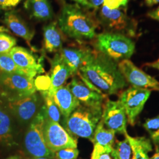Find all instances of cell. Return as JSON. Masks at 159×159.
<instances>
[{
  "instance_id": "2",
  "label": "cell",
  "mask_w": 159,
  "mask_h": 159,
  "mask_svg": "<svg viewBox=\"0 0 159 159\" xmlns=\"http://www.w3.org/2000/svg\"><path fill=\"white\" fill-rule=\"evenodd\" d=\"M60 29L69 37L77 40L92 39L98 27L96 19L77 4H65L58 17Z\"/></svg>"
},
{
  "instance_id": "21",
  "label": "cell",
  "mask_w": 159,
  "mask_h": 159,
  "mask_svg": "<svg viewBox=\"0 0 159 159\" xmlns=\"http://www.w3.org/2000/svg\"><path fill=\"white\" fill-rule=\"evenodd\" d=\"M0 144L12 146L15 144L11 121L8 114L0 107Z\"/></svg>"
},
{
  "instance_id": "5",
  "label": "cell",
  "mask_w": 159,
  "mask_h": 159,
  "mask_svg": "<svg viewBox=\"0 0 159 159\" xmlns=\"http://www.w3.org/2000/svg\"><path fill=\"white\" fill-rule=\"evenodd\" d=\"M47 118L44 106L31 121L24 137V147L32 157H43L54 159V153L47 148L43 134V127Z\"/></svg>"
},
{
  "instance_id": "9",
  "label": "cell",
  "mask_w": 159,
  "mask_h": 159,
  "mask_svg": "<svg viewBox=\"0 0 159 159\" xmlns=\"http://www.w3.org/2000/svg\"><path fill=\"white\" fill-rule=\"evenodd\" d=\"M118 66L125 81L133 87L159 91V82L138 68L129 60H121Z\"/></svg>"
},
{
  "instance_id": "20",
  "label": "cell",
  "mask_w": 159,
  "mask_h": 159,
  "mask_svg": "<svg viewBox=\"0 0 159 159\" xmlns=\"http://www.w3.org/2000/svg\"><path fill=\"white\" fill-rule=\"evenodd\" d=\"M24 7L30 17L46 21L53 17V10L48 0H25Z\"/></svg>"
},
{
  "instance_id": "19",
  "label": "cell",
  "mask_w": 159,
  "mask_h": 159,
  "mask_svg": "<svg viewBox=\"0 0 159 159\" xmlns=\"http://www.w3.org/2000/svg\"><path fill=\"white\" fill-rule=\"evenodd\" d=\"M44 48L48 52H60L63 48L64 35L57 26L56 22H52L43 28Z\"/></svg>"
},
{
  "instance_id": "39",
  "label": "cell",
  "mask_w": 159,
  "mask_h": 159,
  "mask_svg": "<svg viewBox=\"0 0 159 159\" xmlns=\"http://www.w3.org/2000/svg\"><path fill=\"white\" fill-rule=\"evenodd\" d=\"M6 159H21V156L20 155L18 154H15V155H12L11 156Z\"/></svg>"
},
{
  "instance_id": "32",
  "label": "cell",
  "mask_w": 159,
  "mask_h": 159,
  "mask_svg": "<svg viewBox=\"0 0 159 159\" xmlns=\"http://www.w3.org/2000/svg\"><path fill=\"white\" fill-rule=\"evenodd\" d=\"M104 6L109 9H117L120 6H125L123 0H104Z\"/></svg>"
},
{
  "instance_id": "37",
  "label": "cell",
  "mask_w": 159,
  "mask_h": 159,
  "mask_svg": "<svg viewBox=\"0 0 159 159\" xmlns=\"http://www.w3.org/2000/svg\"><path fill=\"white\" fill-rule=\"evenodd\" d=\"M147 66L152 67V68H156L159 70V61H156L155 62L152 63H148L146 64Z\"/></svg>"
},
{
  "instance_id": "7",
  "label": "cell",
  "mask_w": 159,
  "mask_h": 159,
  "mask_svg": "<svg viewBox=\"0 0 159 159\" xmlns=\"http://www.w3.org/2000/svg\"><path fill=\"white\" fill-rule=\"evenodd\" d=\"M46 145L52 153L66 148H77V140L58 123L47 118L43 127Z\"/></svg>"
},
{
  "instance_id": "42",
  "label": "cell",
  "mask_w": 159,
  "mask_h": 159,
  "mask_svg": "<svg viewBox=\"0 0 159 159\" xmlns=\"http://www.w3.org/2000/svg\"><path fill=\"white\" fill-rule=\"evenodd\" d=\"M149 159H159V152H157V153L154 154L152 158Z\"/></svg>"
},
{
  "instance_id": "35",
  "label": "cell",
  "mask_w": 159,
  "mask_h": 159,
  "mask_svg": "<svg viewBox=\"0 0 159 159\" xmlns=\"http://www.w3.org/2000/svg\"><path fill=\"white\" fill-rule=\"evenodd\" d=\"M148 16L153 20L159 21V7L156 10L148 12Z\"/></svg>"
},
{
  "instance_id": "44",
  "label": "cell",
  "mask_w": 159,
  "mask_h": 159,
  "mask_svg": "<svg viewBox=\"0 0 159 159\" xmlns=\"http://www.w3.org/2000/svg\"><path fill=\"white\" fill-rule=\"evenodd\" d=\"M157 61H159V59H158V60H157Z\"/></svg>"
},
{
  "instance_id": "23",
  "label": "cell",
  "mask_w": 159,
  "mask_h": 159,
  "mask_svg": "<svg viewBox=\"0 0 159 159\" xmlns=\"http://www.w3.org/2000/svg\"><path fill=\"white\" fill-rule=\"evenodd\" d=\"M125 136L129 139L134 149L136 159H149L148 152L152 150L150 140L146 137H133L126 133Z\"/></svg>"
},
{
  "instance_id": "26",
  "label": "cell",
  "mask_w": 159,
  "mask_h": 159,
  "mask_svg": "<svg viewBox=\"0 0 159 159\" xmlns=\"http://www.w3.org/2000/svg\"><path fill=\"white\" fill-rule=\"evenodd\" d=\"M118 159H136V155L129 139L118 142L114 148Z\"/></svg>"
},
{
  "instance_id": "38",
  "label": "cell",
  "mask_w": 159,
  "mask_h": 159,
  "mask_svg": "<svg viewBox=\"0 0 159 159\" xmlns=\"http://www.w3.org/2000/svg\"><path fill=\"white\" fill-rule=\"evenodd\" d=\"M73 1H75L76 2H77V3H79V4H80L83 5V6H85V7H90V8H91V7H90V4H89V2H87V0H73Z\"/></svg>"
},
{
  "instance_id": "43",
  "label": "cell",
  "mask_w": 159,
  "mask_h": 159,
  "mask_svg": "<svg viewBox=\"0 0 159 159\" xmlns=\"http://www.w3.org/2000/svg\"><path fill=\"white\" fill-rule=\"evenodd\" d=\"M123 2H124V5L125 6H126L127 5V2H128V1H129V0H123Z\"/></svg>"
},
{
  "instance_id": "30",
  "label": "cell",
  "mask_w": 159,
  "mask_h": 159,
  "mask_svg": "<svg viewBox=\"0 0 159 159\" xmlns=\"http://www.w3.org/2000/svg\"><path fill=\"white\" fill-rule=\"evenodd\" d=\"M34 83L36 90L40 92L48 91L51 85L50 75L48 74L40 75L34 79Z\"/></svg>"
},
{
  "instance_id": "13",
  "label": "cell",
  "mask_w": 159,
  "mask_h": 159,
  "mask_svg": "<svg viewBox=\"0 0 159 159\" xmlns=\"http://www.w3.org/2000/svg\"><path fill=\"white\" fill-rule=\"evenodd\" d=\"M9 54L19 68L33 75L34 77L44 72L41 60L37 58L29 50L22 47H14Z\"/></svg>"
},
{
  "instance_id": "16",
  "label": "cell",
  "mask_w": 159,
  "mask_h": 159,
  "mask_svg": "<svg viewBox=\"0 0 159 159\" xmlns=\"http://www.w3.org/2000/svg\"><path fill=\"white\" fill-rule=\"evenodd\" d=\"M99 17L102 25L112 31H124L129 25V19L126 14L118 8L111 10L103 5L100 11Z\"/></svg>"
},
{
  "instance_id": "6",
  "label": "cell",
  "mask_w": 159,
  "mask_h": 159,
  "mask_svg": "<svg viewBox=\"0 0 159 159\" xmlns=\"http://www.w3.org/2000/svg\"><path fill=\"white\" fill-rule=\"evenodd\" d=\"M34 81L24 75L0 73V98L8 102L34 94Z\"/></svg>"
},
{
  "instance_id": "29",
  "label": "cell",
  "mask_w": 159,
  "mask_h": 159,
  "mask_svg": "<svg viewBox=\"0 0 159 159\" xmlns=\"http://www.w3.org/2000/svg\"><path fill=\"white\" fill-rule=\"evenodd\" d=\"M17 44V40L6 33H0V54L9 53Z\"/></svg>"
},
{
  "instance_id": "36",
  "label": "cell",
  "mask_w": 159,
  "mask_h": 159,
  "mask_svg": "<svg viewBox=\"0 0 159 159\" xmlns=\"http://www.w3.org/2000/svg\"><path fill=\"white\" fill-rule=\"evenodd\" d=\"M144 1L148 7H152L159 4V0H144Z\"/></svg>"
},
{
  "instance_id": "1",
  "label": "cell",
  "mask_w": 159,
  "mask_h": 159,
  "mask_svg": "<svg viewBox=\"0 0 159 159\" xmlns=\"http://www.w3.org/2000/svg\"><path fill=\"white\" fill-rule=\"evenodd\" d=\"M77 74L85 84L105 95L117 94L127 85L116 61L96 50H92Z\"/></svg>"
},
{
  "instance_id": "14",
  "label": "cell",
  "mask_w": 159,
  "mask_h": 159,
  "mask_svg": "<svg viewBox=\"0 0 159 159\" xmlns=\"http://www.w3.org/2000/svg\"><path fill=\"white\" fill-rule=\"evenodd\" d=\"M92 50L83 46H70L62 48L59 52L61 57L70 68L72 75L78 74L87 62Z\"/></svg>"
},
{
  "instance_id": "25",
  "label": "cell",
  "mask_w": 159,
  "mask_h": 159,
  "mask_svg": "<svg viewBox=\"0 0 159 159\" xmlns=\"http://www.w3.org/2000/svg\"><path fill=\"white\" fill-rule=\"evenodd\" d=\"M41 94L44 101V106L46 110L47 118L59 123L61 114L56 104L54 102L52 97L48 94V91L41 92Z\"/></svg>"
},
{
  "instance_id": "3",
  "label": "cell",
  "mask_w": 159,
  "mask_h": 159,
  "mask_svg": "<svg viewBox=\"0 0 159 159\" xmlns=\"http://www.w3.org/2000/svg\"><path fill=\"white\" fill-rule=\"evenodd\" d=\"M102 108H94L80 104L66 119V130L77 137L93 142L97 125L102 119Z\"/></svg>"
},
{
  "instance_id": "10",
  "label": "cell",
  "mask_w": 159,
  "mask_h": 159,
  "mask_svg": "<svg viewBox=\"0 0 159 159\" xmlns=\"http://www.w3.org/2000/svg\"><path fill=\"white\" fill-rule=\"evenodd\" d=\"M102 120L107 129L125 134L127 117L125 110L119 100H107L102 108Z\"/></svg>"
},
{
  "instance_id": "11",
  "label": "cell",
  "mask_w": 159,
  "mask_h": 159,
  "mask_svg": "<svg viewBox=\"0 0 159 159\" xmlns=\"http://www.w3.org/2000/svg\"><path fill=\"white\" fill-rule=\"evenodd\" d=\"M67 86L81 104L90 107L102 108L106 96L91 89L81 80L74 77Z\"/></svg>"
},
{
  "instance_id": "45",
  "label": "cell",
  "mask_w": 159,
  "mask_h": 159,
  "mask_svg": "<svg viewBox=\"0 0 159 159\" xmlns=\"http://www.w3.org/2000/svg\"><path fill=\"white\" fill-rule=\"evenodd\" d=\"M0 9H1V7H0Z\"/></svg>"
},
{
  "instance_id": "33",
  "label": "cell",
  "mask_w": 159,
  "mask_h": 159,
  "mask_svg": "<svg viewBox=\"0 0 159 159\" xmlns=\"http://www.w3.org/2000/svg\"><path fill=\"white\" fill-rule=\"evenodd\" d=\"M21 0H0L1 10H6L17 6Z\"/></svg>"
},
{
  "instance_id": "4",
  "label": "cell",
  "mask_w": 159,
  "mask_h": 159,
  "mask_svg": "<svg viewBox=\"0 0 159 159\" xmlns=\"http://www.w3.org/2000/svg\"><path fill=\"white\" fill-rule=\"evenodd\" d=\"M97 51L114 61L129 60L135 50L134 43L125 35L119 33H106L97 36Z\"/></svg>"
},
{
  "instance_id": "18",
  "label": "cell",
  "mask_w": 159,
  "mask_h": 159,
  "mask_svg": "<svg viewBox=\"0 0 159 159\" xmlns=\"http://www.w3.org/2000/svg\"><path fill=\"white\" fill-rule=\"evenodd\" d=\"M51 97L65 120L81 104L67 86L57 89Z\"/></svg>"
},
{
  "instance_id": "40",
  "label": "cell",
  "mask_w": 159,
  "mask_h": 159,
  "mask_svg": "<svg viewBox=\"0 0 159 159\" xmlns=\"http://www.w3.org/2000/svg\"><path fill=\"white\" fill-rule=\"evenodd\" d=\"M9 30L4 26H0V33H6L9 32Z\"/></svg>"
},
{
  "instance_id": "34",
  "label": "cell",
  "mask_w": 159,
  "mask_h": 159,
  "mask_svg": "<svg viewBox=\"0 0 159 159\" xmlns=\"http://www.w3.org/2000/svg\"><path fill=\"white\" fill-rule=\"evenodd\" d=\"M89 4H90L91 8H94L97 9L99 7L102 6L104 2V0H87Z\"/></svg>"
},
{
  "instance_id": "15",
  "label": "cell",
  "mask_w": 159,
  "mask_h": 159,
  "mask_svg": "<svg viewBox=\"0 0 159 159\" xmlns=\"http://www.w3.org/2000/svg\"><path fill=\"white\" fill-rule=\"evenodd\" d=\"M4 22L8 30L17 36L25 40L32 50L31 41L34 36V31L30 28L28 24L16 11L6 12L4 14Z\"/></svg>"
},
{
  "instance_id": "28",
  "label": "cell",
  "mask_w": 159,
  "mask_h": 159,
  "mask_svg": "<svg viewBox=\"0 0 159 159\" xmlns=\"http://www.w3.org/2000/svg\"><path fill=\"white\" fill-rule=\"evenodd\" d=\"M91 159H118L113 147H102L94 145Z\"/></svg>"
},
{
  "instance_id": "22",
  "label": "cell",
  "mask_w": 159,
  "mask_h": 159,
  "mask_svg": "<svg viewBox=\"0 0 159 159\" xmlns=\"http://www.w3.org/2000/svg\"><path fill=\"white\" fill-rule=\"evenodd\" d=\"M115 133L114 131L106 128L101 119L97 125L92 142L94 145L96 144L102 147H113Z\"/></svg>"
},
{
  "instance_id": "41",
  "label": "cell",
  "mask_w": 159,
  "mask_h": 159,
  "mask_svg": "<svg viewBox=\"0 0 159 159\" xmlns=\"http://www.w3.org/2000/svg\"><path fill=\"white\" fill-rule=\"evenodd\" d=\"M27 159H54L51 158H48V157H31Z\"/></svg>"
},
{
  "instance_id": "27",
  "label": "cell",
  "mask_w": 159,
  "mask_h": 159,
  "mask_svg": "<svg viewBox=\"0 0 159 159\" xmlns=\"http://www.w3.org/2000/svg\"><path fill=\"white\" fill-rule=\"evenodd\" d=\"M143 126L156 147L159 148V115L147 120Z\"/></svg>"
},
{
  "instance_id": "8",
  "label": "cell",
  "mask_w": 159,
  "mask_h": 159,
  "mask_svg": "<svg viewBox=\"0 0 159 159\" xmlns=\"http://www.w3.org/2000/svg\"><path fill=\"white\" fill-rule=\"evenodd\" d=\"M150 94V90L132 86L120 96L119 100L125 108L131 125H134L137 116L142 112Z\"/></svg>"
},
{
  "instance_id": "17",
  "label": "cell",
  "mask_w": 159,
  "mask_h": 159,
  "mask_svg": "<svg viewBox=\"0 0 159 159\" xmlns=\"http://www.w3.org/2000/svg\"><path fill=\"white\" fill-rule=\"evenodd\" d=\"M50 63L51 85L48 93L52 96L54 92L57 89L63 86L66 80L72 75L70 68L59 53L56 54L54 57L50 60Z\"/></svg>"
},
{
  "instance_id": "31",
  "label": "cell",
  "mask_w": 159,
  "mask_h": 159,
  "mask_svg": "<svg viewBox=\"0 0 159 159\" xmlns=\"http://www.w3.org/2000/svg\"><path fill=\"white\" fill-rule=\"evenodd\" d=\"M79 154L77 148H66L54 153V159H77Z\"/></svg>"
},
{
  "instance_id": "12",
  "label": "cell",
  "mask_w": 159,
  "mask_h": 159,
  "mask_svg": "<svg viewBox=\"0 0 159 159\" xmlns=\"http://www.w3.org/2000/svg\"><path fill=\"white\" fill-rule=\"evenodd\" d=\"M8 106L15 117L23 123L31 121L40 109L39 98L35 93L23 98L8 102Z\"/></svg>"
},
{
  "instance_id": "24",
  "label": "cell",
  "mask_w": 159,
  "mask_h": 159,
  "mask_svg": "<svg viewBox=\"0 0 159 159\" xmlns=\"http://www.w3.org/2000/svg\"><path fill=\"white\" fill-rule=\"evenodd\" d=\"M0 73H17L34 79V75L19 68L9 53L0 54Z\"/></svg>"
}]
</instances>
